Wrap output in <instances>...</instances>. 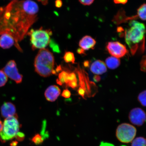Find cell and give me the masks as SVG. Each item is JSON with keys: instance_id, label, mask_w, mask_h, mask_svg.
I'll return each instance as SVG.
<instances>
[{"instance_id": "obj_1", "label": "cell", "mask_w": 146, "mask_h": 146, "mask_svg": "<svg viewBox=\"0 0 146 146\" xmlns=\"http://www.w3.org/2000/svg\"><path fill=\"white\" fill-rule=\"evenodd\" d=\"M39 7L32 0H13L0 8V35L8 34L15 41V46L23 52L19 42L24 38L38 19Z\"/></svg>"}, {"instance_id": "obj_2", "label": "cell", "mask_w": 146, "mask_h": 146, "mask_svg": "<svg viewBox=\"0 0 146 146\" xmlns=\"http://www.w3.org/2000/svg\"><path fill=\"white\" fill-rule=\"evenodd\" d=\"M146 32L143 23L135 21H131L129 23V28L125 31V39L132 54H134L138 50L140 44H145Z\"/></svg>"}, {"instance_id": "obj_3", "label": "cell", "mask_w": 146, "mask_h": 146, "mask_svg": "<svg viewBox=\"0 0 146 146\" xmlns=\"http://www.w3.org/2000/svg\"><path fill=\"white\" fill-rule=\"evenodd\" d=\"M54 65V57L52 53L47 49L40 50L34 60L35 72L42 77H48L52 74Z\"/></svg>"}, {"instance_id": "obj_4", "label": "cell", "mask_w": 146, "mask_h": 146, "mask_svg": "<svg viewBox=\"0 0 146 146\" xmlns=\"http://www.w3.org/2000/svg\"><path fill=\"white\" fill-rule=\"evenodd\" d=\"M27 35L30 36L31 44L33 50L45 48L50 42L52 31L40 27L38 29H31Z\"/></svg>"}, {"instance_id": "obj_5", "label": "cell", "mask_w": 146, "mask_h": 146, "mask_svg": "<svg viewBox=\"0 0 146 146\" xmlns=\"http://www.w3.org/2000/svg\"><path fill=\"white\" fill-rule=\"evenodd\" d=\"M17 114L5 118L3 123V127L0 133V140L3 142L13 139L19 132L21 126L18 119Z\"/></svg>"}, {"instance_id": "obj_6", "label": "cell", "mask_w": 146, "mask_h": 146, "mask_svg": "<svg viewBox=\"0 0 146 146\" xmlns=\"http://www.w3.org/2000/svg\"><path fill=\"white\" fill-rule=\"evenodd\" d=\"M136 133V129L134 126L129 123H123L118 126L116 135L120 141L124 143H129L134 139Z\"/></svg>"}, {"instance_id": "obj_7", "label": "cell", "mask_w": 146, "mask_h": 146, "mask_svg": "<svg viewBox=\"0 0 146 146\" xmlns=\"http://www.w3.org/2000/svg\"><path fill=\"white\" fill-rule=\"evenodd\" d=\"M7 76L10 79L13 80L17 84L21 83L22 82L23 76L20 74L15 62L13 60H10L7 63L3 69Z\"/></svg>"}, {"instance_id": "obj_8", "label": "cell", "mask_w": 146, "mask_h": 146, "mask_svg": "<svg viewBox=\"0 0 146 146\" xmlns=\"http://www.w3.org/2000/svg\"><path fill=\"white\" fill-rule=\"evenodd\" d=\"M106 48L110 54L118 58L123 57L128 52L125 46L118 41L109 42Z\"/></svg>"}, {"instance_id": "obj_9", "label": "cell", "mask_w": 146, "mask_h": 146, "mask_svg": "<svg viewBox=\"0 0 146 146\" xmlns=\"http://www.w3.org/2000/svg\"><path fill=\"white\" fill-rule=\"evenodd\" d=\"M129 118L131 123L137 126L140 127L146 121V114L143 110L137 108L131 111Z\"/></svg>"}, {"instance_id": "obj_10", "label": "cell", "mask_w": 146, "mask_h": 146, "mask_svg": "<svg viewBox=\"0 0 146 146\" xmlns=\"http://www.w3.org/2000/svg\"><path fill=\"white\" fill-rule=\"evenodd\" d=\"M1 116L5 118L15 115L17 114L15 106L11 102H5L1 107Z\"/></svg>"}, {"instance_id": "obj_11", "label": "cell", "mask_w": 146, "mask_h": 146, "mask_svg": "<svg viewBox=\"0 0 146 146\" xmlns=\"http://www.w3.org/2000/svg\"><path fill=\"white\" fill-rule=\"evenodd\" d=\"M61 94V90L59 87L56 85H52L46 90L45 96L47 101L54 102L57 99Z\"/></svg>"}, {"instance_id": "obj_12", "label": "cell", "mask_w": 146, "mask_h": 146, "mask_svg": "<svg viewBox=\"0 0 146 146\" xmlns=\"http://www.w3.org/2000/svg\"><path fill=\"white\" fill-rule=\"evenodd\" d=\"M96 41L93 38L89 36H83L80 40L79 46L80 48L84 51L88 50L94 48L96 45Z\"/></svg>"}, {"instance_id": "obj_13", "label": "cell", "mask_w": 146, "mask_h": 146, "mask_svg": "<svg viewBox=\"0 0 146 146\" xmlns=\"http://www.w3.org/2000/svg\"><path fill=\"white\" fill-rule=\"evenodd\" d=\"M90 70L93 74L98 75L106 72L107 68L104 62L100 60H97L91 65Z\"/></svg>"}, {"instance_id": "obj_14", "label": "cell", "mask_w": 146, "mask_h": 146, "mask_svg": "<svg viewBox=\"0 0 146 146\" xmlns=\"http://www.w3.org/2000/svg\"><path fill=\"white\" fill-rule=\"evenodd\" d=\"M15 44L14 38L8 34L2 35L0 37V47L4 49H8Z\"/></svg>"}, {"instance_id": "obj_15", "label": "cell", "mask_w": 146, "mask_h": 146, "mask_svg": "<svg viewBox=\"0 0 146 146\" xmlns=\"http://www.w3.org/2000/svg\"><path fill=\"white\" fill-rule=\"evenodd\" d=\"M105 62L107 67L111 69H114L118 68L120 64V60L118 58L114 56H110L107 58Z\"/></svg>"}, {"instance_id": "obj_16", "label": "cell", "mask_w": 146, "mask_h": 146, "mask_svg": "<svg viewBox=\"0 0 146 146\" xmlns=\"http://www.w3.org/2000/svg\"><path fill=\"white\" fill-rule=\"evenodd\" d=\"M68 73L65 71H62L60 73L58 78L56 80V83L60 86L65 83L67 85L69 82L68 77Z\"/></svg>"}, {"instance_id": "obj_17", "label": "cell", "mask_w": 146, "mask_h": 146, "mask_svg": "<svg viewBox=\"0 0 146 146\" xmlns=\"http://www.w3.org/2000/svg\"><path fill=\"white\" fill-rule=\"evenodd\" d=\"M63 59L65 62L75 63V58L74 54L72 52H65L64 54Z\"/></svg>"}, {"instance_id": "obj_18", "label": "cell", "mask_w": 146, "mask_h": 146, "mask_svg": "<svg viewBox=\"0 0 146 146\" xmlns=\"http://www.w3.org/2000/svg\"><path fill=\"white\" fill-rule=\"evenodd\" d=\"M131 146H146V139L138 137L133 140Z\"/></svg>"}, {"instance_id": "obj_19", "label": "cell", "mask_w": 146, "mask_h": 146, "mask_svg": "<svg viewBox=\"0 0 146 146\" xmlns=\"http://www.w3.org/2000/svg\"><path fill=\"white\" fill-rule=\"evenodd\" d=\"M138 16L143 21H146V4L140 6L137 10Z\"/></svg>"}, {"instance_id": "obj_20", "label": "cell", "mask_w": 146, "mask_h": 146, "mask_svg": "<svg viewBox=\"0 0 146 146\" xmlns=\"http://www.w3.org/2000/svg\"><path fill=\"white\" fill-rule=\"evenodd\" d=\"M138 100L141 105L146 107V90H144L139 95Z\"/></svg>"}, {"instance_id": "obj_21", "label": "cell", "mask_w": 146, "mask_h": 146, "mask_svg": "<svg viewBox=\"0 0 146 146\" xmlns=\"http://www.w3.org/2000/svg\"><path fill=\"white\" fill-rule=\"evenodd\" d=\"M8 81V77L3 70H0V87L4 86Z\"/></svg>"}, {"instance_id": "obj_22", "label": "cell", "mask_w": 146, "mask_h": 146, "mask_svg": "<svg viewBox=\"0 0 146 146\" xmlns=\"http://www.w3.org/2000/svg\"><path fill=\"white\" fill-rule=\"evenodd\" d=\"M32 141L36 145H40L43 143V139L40 135L36 134L33 137Z\"/></svg>"}, {"instance_id": "obj_23", "label": "cell", "mask_w": 146, "mask_h": 146, "mask_svg": "<svg viewBox=\"0 0 146 146\" xmlns=\"http://www.w3.org/2000/svg\"><path fill=\"white\" fill-rule=\"evenodd\" d=\"M141 70L146 73V56H143L140 63Z\"/></svg>"}, {"instance_id": "obj_24", "label": "cell", "mask_w": 146, "mask_h": 146, "mask_svg": "<svg viewBox=\"0 0 146 146\" xmlns=\"http://www.w3.org/2000/svg\"><path fill=\"white\" fill-rule=\"evenodd\" d=\"M67 86L70 87L72 89H76L78 87L77 80L69 81L67 84Z\"/></svg>"}, {"instance_id": "obj_25", "label": "cell", "mask_w": 146, "mask_h": 146, "mask_svg": "<svg viewBox=\"0 0 146 146\" xmlns=\"http://www.w3.org/2000/svg\"><path fill=\"white\" fill-rule=\"evenodd\" d=\"M17 141H22L25 139V135L23 133L18 132L15 137Z\"/></svg>"}, {"instance_id": "obj_26", "label": "cell", "mask_w": 146, "mask_h": 146, "mask_svg": "<svg viewBox=\"0 0 146 146\" xmlns=\"http://www.w3.org/2000/svg\"><path fill=\"white\" fill-rule=\"evenodd\" d=\"M94 0H79L80 3L85 5H89L92 4Z\"/></svg>"}, {"instance_id": "obj_27", "label": "cell", "mask_w": 146, "mask_h": 146, "mask_svg": "<svg viewBox=\"0 0 146 146\" xmlns=\"http://www.w3.org/2000/svg\"><path fill=\"white\" fill-rule=\"evenodd\" d=\"M71 95V93L68 89H65L64 90L62 94V96L65 98H70Z\"/></svg>"}, {"instance_id": "obj_28", "label": "cell", "mask_w": 146, "mask_h": 146, "mask_svg": "<svg viewBox=\"0 0 146 146\" xmlns=\"http://www.w3.org/2000/svg\"><path fill=\"white\" fill-rule=\"evenodd\" d=\"M68 79L69 82L77 80L76 74L74 72L71 73L70 74H69Z\"/></svg>"}, {"instance_id": "obj_29", "label": "cell", "mask_w": 146, "mask_h": 146, "mask_svg": "<svg viewBox=\"0 0 146 146\" xmlns=\"http://www.w3.org/2000/svg\"><path fill=\"white\" fill-rule=\"evenodd\" d=\"M78 92L80 96H81L83 98H85V94L86 93L84 89L80 87L78 90Z\"/></svg>"}, {"instance_id": "obj_30", "label": "cell", "mask_w": 146, "mask_h": 146, "mask_svg": "<svg viewBox=\"0 0 146 146\" xmlns=\"http://www.w3.org/2000/svg\"><path fill=\"white\" fill-rule=\"evenodd\" d=\"M128 0H113L114 3L116 4L125 5L127 3Z\"/></svg>"}, {"instance_id": "obj_31", "label": "cell", "mask_w": 146, "mask_h": 146, "mask_svg": "<svg viewBox=\"0 0 146 146\" xmlns=\"http://www.w3.org/2000/svg\"><path fill=\"white\" fill-rule=\"evenodd\" d=\"M100 146H114L112 144L102 141L100 143Z\"/></svg>"}, {"instance_id": "obj_32", "label": "cell", "mask_w": 146, "mask_h": 146, "mask_svg": "<svg viewBox=\"0 0 146 146\" xmlns=\"http://www.w3.org/2000/svg\"><path fill=\"white\" fill-rule=\"evenodd\" d=\"M62 3L61 0H56V5L58 8H60L62 6Z\"/></svg>"}, {"instance_id": "obj_33", "label": "cell", "mask_w": 146, "mask_h": 146, "mask_svg": "<svg viewBox=\"0 0 146 146\" xmlns=\"http://www.w3.org/2000/svg\"><path fill=\"white\" fill-rule=\"evenodd\" d=\"M38 1L41 2L44 5H46L48 3V0H37Z\"/></svg>"}, {"instance_id": "obj_34", "label": "cell", "mask_w": 146, "mask_h": 146, "mask_svg": "<svg viewBox=\"0 0 146 146\" xmlns=\"http://www.w3.org/2000/svg\"><path fill=\"white\" fill-rule=\"evenodd\" d=\"M100 77L99 76L96 75L94 76V81L96 82H99L100 81Z\"/></svg>"}, {"instance_id": "obj_35", "label": "cell", "mask_w": 146, "mask_h": 146, "mask_svg": "<svg viewBox=\"0 0 146 146\" xmlns=\"http://www.w3.org/2000/svg\"><path fill=\"white\" fill-rule=\"evenodd\" d=\"M62 70V68L61 67V65H59L57 67V68L56 69V72L57 73L59 72L60 71H61Z\"/></svg>"}, {"instance_id": "obj_36", "label": "cell", "mask_w": 146, "mask_h": 146, "mask_svg": "<svg viewBox=\"0 0 146 146\" xmlns=\"http://www.w3.org/2000/svg\"><path fill=\"white\" fill-rule=\"evenodd\" d=\"M89 62L88 61H86L84 62V65L85 67H88L89 66Z\"/></svg>"}, {"instance_id": "obj_37", "label": "cell", "mask_w": 146, "mask_h": 146, "mask_svg": "<svg viewBox=\"0 0 146 146\" xmlns=\"http://www.w3.org/2000/svg\"><path fill=\"white\" fill-rule=\"evenodd\" d=\"M18 142L17 141L12 142L11 143V146H16L17 145Z\"/></svg>"}, {"instance_id": "obj_38", "label": "cell", "mask_w": 146, "mask_h": 146, "mask_svg": "<svg viewBox=\"0 0 146 146\" xmlns=\"http://www.w3.org/2000/svg\"><path fill=\"white\" fill-rule=\"evenodd\" d=\"M3 127V123L1 124L0 125V133L1 132L2 130Z\"/></svg>"}, {"instance_id": "obj_39", "label": "cell", "mask_w": 146, "mask_h": 146, "mask_svg": "<svg viewBox=\"0 0 146 146\" xmlns=\"http://www.w3.org/2000/svg\"><path fill=\"white\" fill-rule=\"evenodd\" d=\"M2 123H3L1 121V119H0V125H1Z\"/></svg>"}, {"instance_id": "obj_40", "label": "cell", "mask_w": 146, "mask_h": 146, "mask_svg": "<svg viewBox=\"0 0 146 146\" xmlns=\"http://www.w3.org/2000/svg\"><path fill=\"white\" fill-rule=\"evenodd\" d=\"M121 146H127L126 145H122Z\"/></svg>"}, {"instance_id": "obj_41", "label": "cell", "mask_w": 146, "mask_h": 146, "mask_svg": "<svg viewBox=\"0 0 146 146\" xmlns=\"http://www.w3.org/2000/svg\"></svg>"}]
</instances>
